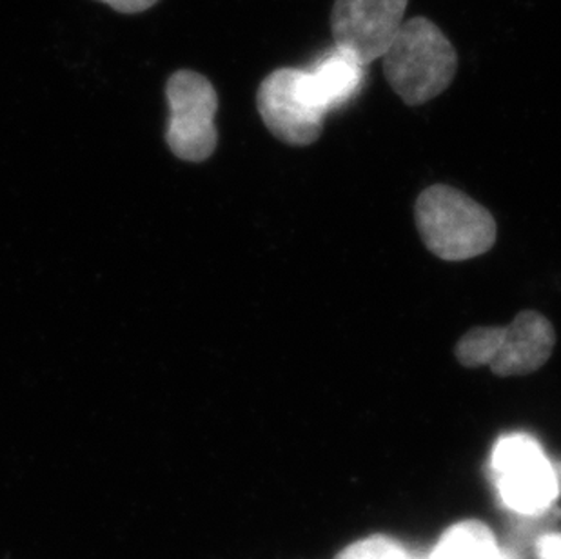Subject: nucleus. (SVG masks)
<instances>
[{"instance_id": "obj_1", "label": "nucleus", "mask_w": 561, "mask_h": 559, "mask_svg": "<svg viewBox=\"0 0 561 559\" xmlns=\"http://www.w3.org/2000/svg\"><path fill=\"white\" fill-rule=\"evenodd\" d=\"M381 64L392 91L408 106H422L453 84L458 54L438 24L414 16L403 22Z\"/></svg>"}, {"instance_id": "obj_10", "label": "nucleus", "mask_w": 561, "mask_h": 559, "mask_svg": "<svg viewBox=\"0 0 561 559\" xmlns=\"http://www.w3.org/2000/svg\"><path fill=\"white\" fill-rule=\"evenodd\" d=\"M336 559H413L400 541L387 534H369L340 550Z\"/></svg>"}, {"instance_id": "obj_2", "label": "nucleus", "mask_w": 561, "mask_h": 559, "mask_svg": "<svg viewBox=\"0 0 561 559\" xmlns=\"http://www.w3.org/2000/svg\"><path fill=\"white\" fill-rule=\"evenodd\" d=\"M414 220L425 248L447 262L477 259L493 249L499 227L491 213L450 185H431L419 196Z\"/></svg>"}, {"instance_id": "obj_5", "label": "nucleus", "mask_w": 561, "mask_h": 559, "mask_svg": "<svg viewBox=\"0 0 561 559\" xmlns=\"http://www.w3.org/2000/svg\"><path fill=\"white\" fill-rule=\"evenodd\" d=\"M256 106L271 135L287 146L304 148L322 137L328 110L318 99L309 69H275L262 80Z\"/></svg>"}, {"instance_id": "obj_4", "label": "nucleus", "mask_w": 561, "mask_h": 559, "mask_svg": "<svg viewBox=\"0 0 561 559\" xmlns=\"http://www.w3.org/2000/svg\"><path fill=\"white\" fill-rule=\"evenodd\" d=\"M491 472L500 502L519 516H540L560 498V472L529 434L500 438L491 454Z\"/></svg>"}, {"instance_id": "obj_9", "label": "nucleus", "mask_w": 561, "mask_h": 559, "mask_svg": "<svg viewBox=\"0 0 561 559\" xmlns=\"http://www.w3.org/2000/svg\"><path fill=\"white\" fill-rule=\"evenodd\" d=\"M430 559H505L493 528L482 520H460L445 528Z\"/></svg>"}, {"instance_id": "obj_7", "label": "nucleus", "mask_w": 561, "mask_h": 559, "mask_svg": "<svg viewBox=\"0 0 561 559\" xmlns=\"http://www.w3.org/2000/svg\"><path fill=\"white\" fill-rule=\"evenodd\" d=\"M409 0H334L331 33L334 46L364 66L383 57L405 22Z\"/></svg>"}, {"instance_id": "obj_11", "label": "nucleus", "mask_w": 561, "mask_h": 559, "mask_svg": "<svg viewBox=\"0 0 561 559\" xmlns=\"http://www.w3.org/2000/svg\"><path fill=\"white\" fill-rule=\"evenodd\" d=\"M536 559H561V533L543 534L536 541Z\"/></svg>"}, {"instance_id": "obj_3", "label": "nucleus", "mask_w": 561, "mask_h": 559, "mask_svg": "<svg viewBox=\"0 0 561 559\" xmlns=\"http://www.w3.org/2000/svg\"><path fill=\"white\" fill-rule=\"evenodd\" d=\"M557 331L541 312L522 311L505 328H474L458 340L456 360L463 367H489L496 376H525L551 360Z\"/></svg>"}, {"instance_id": "obj_12", "label": "nucleus", "mask_w": 561, "mask_h": 559, "mask_svg": "<svg viewBox=\"0 0 561 559\" xmlns=\"http://www.w3.org/2000/svg\"><path fill=\"white\" fill-rule=\"evenodd\" d=\"M96 2L110 5V8L118 11V13L133 15V13H142V11L149 10V8L157 4L159 0H96Z\"/></svg>"}, {"instance_id": "obj_6", "label": "nucleus", "mask_w": 561, "mask_h": 559, "mask_svg": "<svg viewBox=\"0 0 561 559\" xmlns=\"http://www.w3.org/2000/svg\"><path fill=\"white\" fill-rule=\"evenodd\" d=\"M170 121L165 140L179 159L202 162L217 148L218 95L204 75L181 69L165 84Z\"/></svg>"}, {"instance_id": "obj_8", "label": "nucleus", "mask_w": 561, "mask_h": 559, "mask_svg": "<svg viewBox=\"0 0 561 559\" xmlns=\"http://www.w3.org/2000/svg\"><path fill=\"white\" fill-rule=\"evenodd\" d=\"M309 75L318 99L329 113L334 107L344 106L360 91L366 66L358 58L334 46L333 52L323 55L309 69Z\"/></svg>"}]
</instances>
